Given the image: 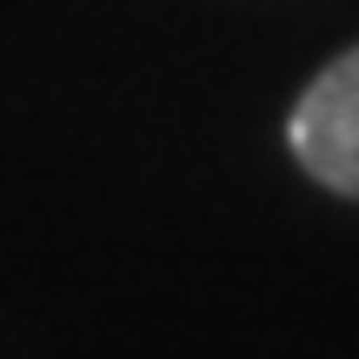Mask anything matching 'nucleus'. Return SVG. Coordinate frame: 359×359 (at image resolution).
<instances>
[{"instance_id": "nucleus-1", "label": "nucleus", "mask_w": 359, "mask_h": 359, "mask_svg": "<svg viewBox=\"0 0 359 359\" xmlns=\"http://www.w3.org/2000/svg\"><path fill=\"white\" fill-rule=\"evenodd\" d=\"M293 160L339 200H359V47L326 60L286 120Z\"/></svg>"}]
</instances>
